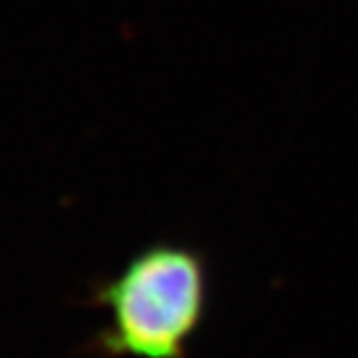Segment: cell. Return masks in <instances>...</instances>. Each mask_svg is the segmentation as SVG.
<instances>
[{
	"label": "cell",
	"mask_w": 358,
	"mask_h": 358,
	"mask_svg": "<svg viewBox=\"0 0 358 358\" xmlns=\"http://www.w3.org/2000/svg\"><path fill=\"white\" fill-rule=\"evenodd\" d=\"M83 303L107 316L80 348L85 358H189L212 308L209 257L187 241H150L92 281Z\"/></svg>",
	"instance_id": "6da1fadb"
}]
</instances>
